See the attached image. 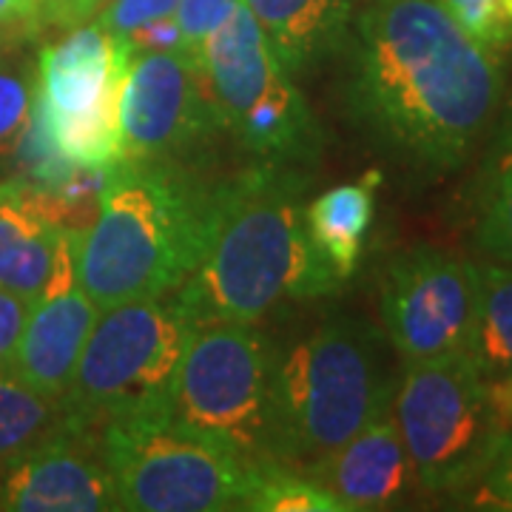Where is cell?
<instances>
[{
	"mask_svg": "<svg viewBox=\"0 0 512 512\" xmlns=\"http://www.w3.org/2000/svg\"><path fill=\"white\" fill-rule=\"evenodd\" d=\"M308 168L254 163L220 180L208 248L180 296L202 322H259L291 299L328 296L342 279L308 231Z\"/></svg>",
	"mask_w": 512,
	"mask_h": 512,
	"instance_id": "2",
	"label": "cell"
},
{
	"mask_svg": "<svg viewBox=\"0 0 512 512\" xmlns=\"http://www.w3.org/2000/svg\"><path fill=\"white\" fill-rule=\"evenodd\" d=\"M106 0H43V20L74 29L80 23H89L100 12Z\"/></svg>",
	"mask_w": 512,
	"mask_h": 512,
	"instance_id": "29",
	"label": "cell"
},
{
	"mask_svg": "<svg viewBox=\"0 0 512 512\" xmlns=\"http://www.w3.org/2000/svg\"><path fill=\"white\" fill-rule=\"evenodd\" d=\"M197 63L225 134L254 154L256 163L299 168L319 163L325 154V128L245 0L202 43Z\"/></svg>",
	"mask_w": 512,
	"mask_h": 512,
	"instance_id": "7",
	"label": "cell"
},
{
	"mask_svg": "<svg viewBox=\"0 0 512 512\" xmlns=\"http://www.w3.org/2000/svg\"><path fill=\"white\" fill-rule=\"evenodd\" d=\"M180 0H106L100 6V12L94 15V20L117 35L120 40H131L137 32H143L146 26L157 23V20L174 18Z\"/></svg>",
	"mask_w": 512,
	"mask_h": 512,
	"instance_id": "25",
	"label": "cell"
},
{
	"mask_svg": "<svg viewBox=\"0 0 512 512\" xmlns=\"http://www.w3.org/2000/svg\"><path fill=\"white\" fill-rule=\"evenodd\" d=\"M339 55L350 126L424 180L467 163L501 106L498 55L441 0H367Z\"/></svg>",
	"mask_w": 512,
	"mask_h": 512,
	"instance_id": "1",
	"label": "cell"
},
{
	"mask_svg": "<svg viewBox=\"0 0 512 512\" xmlns=\"http://www.w3.org/2000/svg\"><path fill=\"white\" fill-rule=\"evenodd\" d=\"M274 345L254 322H202L174 384L168 416L245 458H271Z\"/></svg>",
	"mask_w": 512,
	"mask_h": 512,
	"instance_id": "10",
	"label": "cell"
},
{
	"mask_svg": "<svg viewBox=\"0 0 512 512\" xmlns=\"http://www.w3.org/2000/svg\"><path fill=\"white\" fill-rule=\"evenodd\" d=\"M43 23V0H0V32L35 29Z\"/></svg>",
	"mask_w": 512,
	"mask_h": 512,
	"instance_id": "30",
	"label": "cell"
},
{
	"mask_svg": "<svg viewBox=\"0 0 512 512\" xmlns=\"http://www.w3.org/2000/svg\"><path fill=\"white\" fill-rule=\"evenodd\" d=\"M239 3L242 0H180L174 20L183 37L185 52L194 57L200 55L202 43L237 12Z\"/></svg>",
	"mask_w": 512,
	"mask_h": 512,
	"instance_id": "26",
	"label": "cell"
},
{
	"mask_svg": "<svg viewBox=\"0 0 512 512\" xmlns=\"http://www.w3.org/2000/svg\"><path fill=\"white\" fill-rule=\"evenodd\" d=\"M63 421V399L43 396L12 370H0V470L49 439Z\"/></svg>",
	"mask_w": 512,
	"mask_h": 512,
	"instance_id": "20",
	"label": "cell"
},
{
	"mask_svg": "<svg viewBox=\"0 0 512 512\" xmlns=\"http://www.w3.org/2000/svg\"><path fill=\"white\" fill-rule=\"evenodd\" d=\"M220 180L194 163L123 157L103 171L97 217L74 228L77 279L97 311L180 291L208 248Z\"/></svg>",
	"mask_w": 512,
	"mask_h": 512,
	"instance_id": "3",
	"label": "cell"
},
{
	"mask_svg": "<svg viewBox=\"0 0 512 512\" xmlns=\"http://www.w3.org/2000/svg\"><path fill=\"white\" fill-rule=\"evenodd\" d=\"M473 507L512 512V433L504 441L493 467L487 470V476L473 487Z\"/></svg>",
	"mask_w": 512,
	"mask_h": 512,
	"instance_id": "27",
	"label": "cell"
},
{
	"mask_svg": "<svg viewBox=\"0 0 512 512\" xmlns=\"http://www.w3.org/2000/svg\"><path fill=\"white\" fill-rule=\"evenodd\" d=\"M476 242L498 262H512V117L501 128L478 180Z\"/></svg>",
	"mask_w": 512,
	"mask_h": 512,
	"instance_id": "21",
	"label": "cell"
},
{
	"mask_svg": "<svg viewBox=\"0 0 512 512\" xmlns=\"http://www.w3.org/2000/svg\"><path fill=\"white\" fill-rule=\"evenodd\" d=\"M123 157L194 163L222 131L197 57L188 52H131L123 106Z\"/></svg>",
	"mask_w": 512,
	"mask_h": 512,
	"instance_id": "12",
	"label": "cell"
},
{
	"mask_svg": "<svg viewBox=\"0 0 512 512\" xmlns=\"http://www.w3.org/2000/svg\"><path fill=\"white\" fill-rule=\"evenodd\" d=\"M478 268V319L470 356L490 382L512 379V262Z\"/></svg>",
	"mask_w": 512,
	"mask_h": 512,
	"instance_id": "19",
	"label": "cell"
},
{
	"mask_svg": "<svg viewBox=\"0 0 512 512\" xmlns=\"http://www.w3.org/2000/svg\"><path fill=\"white\" fill-rule=\"evenodd\" d=\"M0 510L111 512L120 510L100 427L66 421L49 439L0 470Z\"/></svg>",
	"mask_w": 512,
	"mask_h": 512,
	"instance_id": "13",
	"label": "cell"
},
{
	"mask_svg": "<svg viewBox=\"0 0 512 512\" xmlns=\"http://www.w3.org/2000/svg\"><path fill=\"white\" fill-rule=\"evenodd\" d=\"M478 319V268L433 245L399 254L382 279V330L402 365L470 353Z\"/></svg>",
	"mask_w": 512,
	"mask_h": 512,
	"instance_id": "11",
	"label": "cell"
},
{
	"mask_svg": "<svg viewBox=\"0 0 512 512\" xmlns=\"http://www.w3.org/2000/svg\"><path fill=\"white\" fill-rule=\"evenodd\" d=\"M69 231L40 185L23 177L0 183V288L35 302Z\"/></svg>",
	"mask_w": 512,
	"mask_h": 512,
	"instance_id": "16",
	"label": "cell"
},
{
	"mask_svg": "<svg viewBox=\"0 0 512 512\" xmlns=\"http://www.w3.org/2000/svg\"><path fill=\"white\" fill-rule=\"evenodd\" d=\"M200 328L180 293L148 296L97 313L63 407L74 421L168 413L188 342Z\"/></svg>",
	"mask_w": 512,
	"mask_h": 512,
	"instance_id": "6",
	"label": "cell"
},
{
	"mask_svg": "<svg viewBox=\"0 0 512 512\" xmlns=\"http://www.w3.org/2000/svg\"><path fill=\"white\" fill-rule=\"evenodd\" d=\"M299 473L328 490L345 512L390 510L419 487L390 410Z\"/></svg>",
	"mask_w": 512,
	"mask_h": 512,
	"instance_id": "15",
	"label": "cell"
},
{
	"mask_svg": "<svg viewBox=\"0 0 512 512\" xmlns=\"http://www.w3.org/2000/svg\"><path fill=\"white\" fill-rule=\"evenodd\" d=\"M444 9L461 23L481 46L501 52L512 46V0H441Z\"/></svg>",
	"mask_w": 512,
	"mask_h": 512,
	"instance_id": "24",
	"label": "cell"
},
{
	"mask_svg": "<svg viewBox=\"0 0 512 512\" xmlns=\"http://www.w3.org/2000/svg\"><path fill=\"white\" fill-rule=\"evenodd\" d=\"M382 328L362 316H333L274 348L271 461L311 467L393 407L399 370Z\"/></svg>",
	"mask_w": 512,
	"mask_h": 512,
	"instance_id": "4",
	"label": "cell"
},
{
	"mask_svg": "<svg viewBox=\"0 0 512 512\" xmlns=\"http://www.w3.org/2000/svg\"><path fill=\"white\" fill-rule=\"evenodd\" d=\"M37 69L0 66V157L12 154L32 131Z\"/></svg>",
	"mask_w": 512,
	"mask_h": 512,
	"instance_id": "23",
	"label": "cell"
},
{
	"mask_svg": "<svg viewBox=\"0 0 512 512\" xmlns=\"http://www.w3.org/2000/svg\"><path fill=\"white\" fill-rule=\"evenodd\" d=\"M359 0H245L282 66L299 80L339 57Z\"/></svg>",
	"mask_w": 512,
	"mask_h": 512,
	"instance_id": "17",
	"label": "cell"
},
{
	"mask_svg": "<svg viewBox=\"0 0 512 512\" xmlns=\"http://www.w3.org/2000/svg\"><path fill=\"white\" fill-rule=\"evenodd\" d=\"M97 313V305L77 279L72 228L46 288L35 302H29L12 373L35 387L37 393L63 399L83 345L97 322Z\"/></svg>",
	"mask_w": 512,
	"mask_h": 512,
	"instance_id": "14",
	"label": "cell"
},
{
	"mask_svg": "<svg viewBox=\"0 0 512 512\" xmlns=\"http://www.w3.org/2000/svg\"><path fill=\"white\" fill-rule=\"evenodd\" d=\"M120 510H242L254 461L185 430L168 413L111 419L100 427Z\"/></svg>",
	"mask_w": 512,
	"mask_h": 512,
	"instance_id": "9",
	"label": "cell"
},
{
	"mask_svg": "<svg viewBox=\"0 0 512 512\" xmlns=\"http://www.w3.org/2000/svg\"><path fill=\"white\" fill-rule=\"evenodd\" d=\"M29 302L0 288V370H12L20 333L26 325Z\"/></svg>",
	"mask_w": 512,
	"mask_h": 512,
	"instance_id": "28",
	"label": "cell"
},
{
	"mask_svg": "<svg viewBox=\"0 0 512 512\" xmlns=\"http://www.w3.org/2000/svg\"><path fill=\"white\" fill-rule=\"evenodd\" d=\"M393 421L421 490H473L512 433V384L490 382L470 353L404 365Z\"/></svg>",
	"mask_w": 512,
	"mask_h": 512,
	"instance_id": "5",
	"label": "cell"
},
{
	"mask_svg": "<svg viewBox=\"0 0 512 512\" xmlns=\"http://www.w3.org/2000/svg\"><path fill=\"white\" fill-rule=\"evenodd\" d=\"M248 512H345L342 504L313 484L305 473L282 461H254L251 487L245 495Z\"/></svg>",
	"mask_w": 512,
	"mask_h": 512,
	"instance_id": "22",
	"label": "cell"
},
{
	"mask_svg": "<svg viewBox=\"0 0 512 512\" xmlns=\"http://www.w3.org/2000/svg\"><path fill=\"white\" fill-rule=\"evenodd\" d=\"M376 188H379V174L370 171L356 183L336 185L319 194L305 208L313 245L328 259V265L342 282L359 265L367 228L376 211Z\"/></svg>",
	"mask_w": 512,
	"mask_h": 512,
	"instance_id": "18",
	"label": "cell"
},
{
	"mask_svg": "<svg viewBox=\"0 0 512 512\" xmlns=\"http://www.w3.org/2000/svg\"><path fill=\"white\" fill-rule=\"evenodd\" d=\"M131 49L97 20L80 23L37 60L32 131L43 151L74 171L123 160L120 106Z\"/></svg>",
	"mask_w": 512,
	"mask_h": 512,
	"instance_id": "8",
	"label": "cell"
}]
</instances>
